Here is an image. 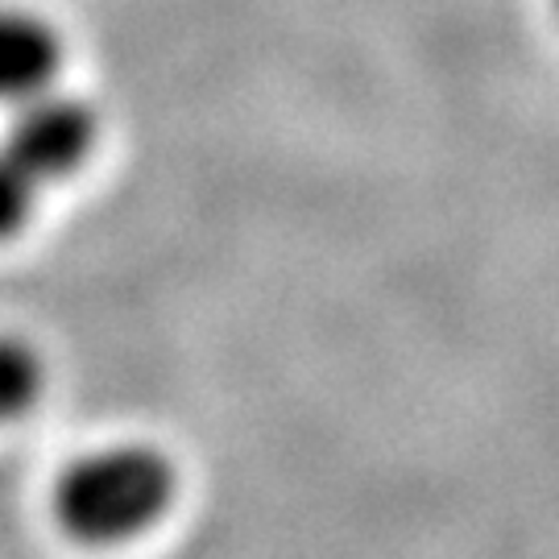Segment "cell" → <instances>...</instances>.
<instances>
[{
    "mask_svg": "<svg viewBox=\"0 0 559 559\" xmlns=\"http://www.w3.org/2000/svg\"><path fill=\"white\" fill-rule=\"evenodd\" d=\"M179 493V473L154 443H104L75 456L50 489L55 522L83 547H124L154 531Z\"/></svg>",
    "mask_w": 559,
    "mask_h": 559,
    "instance_id": "obj_1",
    "label": "cell"
},
{
    "mask_svg": "<svg viewBox=\"0 0 559 559\" xmlns=\"http://www.w3.org/2000/svg\"><path fill=\"white\" fill-rule=\"evenodd\" d=\"M96 133L100 124L87 104L46 92L38 100L17 104V117L0 138V154L38 187H50V182L71 179L92 158Z\"/></svg>",
    "mask_w": 559,
    "mask_h": 559,
    "instance_id": "obj_2",
    "label": "cell"
},
{
    "mask_svg": "<svg viewBox=\"0 0 559 559\" xmlns=\"http://www.w3.org/2000/svg\"><path fill=\"white\" fill-rule=\"evenodd\" d=\"M62 67V38L46 17L0 9V104H29L50 92Z\"/></svg>",
    "mask_w": 559,
    "mask_h": 559,
    "instance_id": "obj_3",
    "label": "cell"
},
{
    "mask_svg": "<svg viewBox=\"0 0 559 559\" xmlns=\"http://www.w3.org/2000/svg\"><path fill=\"white\" fill-rule=\"evenodd\" d=\"M46 390V365L38 348L21 336H0V427L34 411Z\"/></svg>",
    "mask_w": 559,
    "mask_h": 559,
    "instance_id": "obj_4",
    "label": "cell"
},
{
    "mask_svg": "<svg viewBox=\"0 0 559 559\" xmlns=\"http://www.w3.org/2000/svg\"><path fill=\"white\" fill-rule=\"evenodd\" d=\"M41 187L0 154V240H13L34 221Z\"/></svg>",
    "mask_w": 559,
    "mask_h": 559,
    "instance_id": "obj_5",
    "label": "cell"
},
{
    "mask_svg": "<svg viewBox=\"0 0 559 559\" xmlns=\"http://www.w3.org/2000/svg\"><path fill=\"white\" fill-rule=\"evenodd\" d=\"M556 13H559V0H556Z\"/></svg>",
    "mask_w": 559,
    "mask_h": 559,
    "instance_id": "obj_6",
    "label": "cell"
}]
</instances>
